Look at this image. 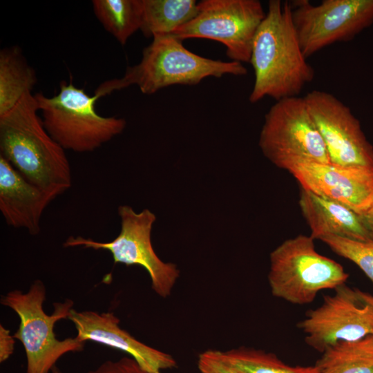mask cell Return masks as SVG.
I'll use <instances>...</instances> for the list:
<instances>
[{
    "instance_id": "cell-1",
    "label": "cell",
    "mask_w": 373,
    "mask_h": 373,
    "mask_svg": "<svg viewBox=\"0 0 373 373\" xmlns=\"http://www.w3.org/2000/svg\"><path fill=\"white\" fill-rule=\"evenodd\" d=\"M306 59L292 21L290 2L270 0L252 45L249 63L255 80L249 102L254 104L267 96L276 101L298 96L315 76Z\"/></svg>"
},
{
    "instance_id": "cell-2",
    "label": "cell",
    "mask_w": 373,
    "mask_h": 373,
    "mask_svg": "<svg viewBox=\"0 0 373 373\" xmlns=\"http://www.w3.org/2000/svg\"><path fill=\"white\" fill-rule=\"evenodd\" d=\"M35 95L25 94L0 117V155L26 180L55 197L72 185L65 150L50 135Z\"/></svg>"
},
{
    "instance_id": "cell-3",
    "label": "cell",
    "mask_w": 373,
    "mask_h": 373,
    "mask_svg": "<svg viewBox=\"0 0 373 373\" xmlns=\"http://www.w3.org/2000/svg\"><path fill=\"white\" fill-rule=\"evenodd\" d=\"M182 41L171 34L154 36L143 49L139 63L128 66L122 77L104 82L94 95L99 99L132 85L151 95L173 85H197L208 77L247 75L242 63L200 56L186 49Z\"/></svg>"
},
{
    "instance_id": "cell-4",
    "label": "cell",
    "mask_w": 373,
    "mask_h": 373,
    "mask_svg": "<svg viewBox=\"0 0 373 373\" xmlns=\"http://www.w3.org/2000/svg\"><path fill=\"white\" fill-rule=\"evenodd\" d=\"M35 97L46 131L65 151H94L120 134L126 125L123 118L99 115L95 111L99 98L72 82L62 81L59 93L52 97L41 93Z\"/></svg>"
},
{
    "instance_id": "cell-5",
    "label": "cell",
    "mask_w": 373,
    "mask_h": 373,
    "mask_svg": "<svg viewBox=\"0 0 373 373\" xmlns=\"http://www.w3.org/2000/svg\"><path fill=\"white\" fill-rule=\"evenodd\" d=\"M46 295L43 282L36 280L26 292L15 289L1 298V305L12 309L19 318L13 336L23 346L26 373H50L62 356L82 351L85 344L76 336L64 340L56 337L55 323L68 319L74 303L70 299L55 303L53 312L48 315L43 307Z\"/></svg>"
},
{
    "instance_id": "cell-6",
    "label": "cell",
    "mask_w": 373,
    "mask_h": 373,
    "mask_svg": "<svg viewBox=\"0 0 373 373\" xmlns=\"http://www.w3.org/2000/svg\"><path fill=\"white\" fill-rule=\"evenodd\" d=\"M311 236L298 235L270 254L268 283L272 295L294 305H307L318 292L345 284L349 274L341 264L320 254Z\"/></svg>"
},
{
    "instance_id": "cell-7",
    "label": "cell",
    "mask_w": 373,
    "mask_h": 373,
    "mask_svg": "<svg viewBox=\"0 0 373 373\" xmlns=\"http://www.w3.org/2000/svg\"><path fill=\"white\" fill-rule=\"evenodd\" d=\"M259 146L276 166L287 170L305 163H330L321 133L304 97L276 101L265 115Z\"/></svg>"
},
{
    "instance_id": "cell-8",
    "label": "cell",
    "mask_w": 373,
    "mask_h": 373,
    "mask_svg": "<svg viewBox=\"0 0 373 373\" xmlns=\"http://www.w3.org/2000/svg\"><path fill=\"white\" fill-rule=\"evenodd\" d=\"M117 211L121 229L113 240L99 242L82 236H70L63 246L106 250L112 255L114 264L140 266L149 274L153 290L162 298L169 296L180 271L175 264L163 262L154 251L151 235L155 216L147 209L135 212L128 205L119 206Z\"/></svg>"
},
{
    "instance_id": "cell-9",
    "label": "cell",
    "mask_w": 373,
    "mask_h": 373,
    "mask_svg": "<svg viewBox=\"0 0 373 373\" xmlns=\"http://www.w3.org/2000/svg\"><path fill=\"white\" fill-rule=\"evenodd\" d=\"M266 16L258 0H203L193 19L171 34L183 41L214 40L226 46L233 61L249 62L256 33Z\"/></svg>"
},
{
    "instance_id": "cell-10",
    "label": "cell",
    "mask_w": 373,
    "mask_h": 373,
    "mask_svg": "<svg viewBox=\"0 0 373 373\" xmlns=\"http://www.w3.org/2000/svg\"><path fill=\"white\" fill-rule=\"evenodd\" d=\"M334 290L298 324L305 343L321 353L339 342L373 336V295L345 283Z\"/></svg>"
},
{
    "instance_id": "cell-11",
    "label": "cell",
    "mask_w": 373,
    "mask_h": 373,
    "mask_svg": "<svg viewBox=\"0 0 373 373\" xmlns=\"http://www.w3.org/2000/svg\"><path fill=\"white\" fill-rule=\"evenodd\" d=\"M291 17L305 58L336 42L349 41L373 23V0L290 2Z\"/></svg>"
},
{
    "instance_id": "cell-12",
    "label": "cell",
    "mask_w": 373,
    "mask_h": 373,
    "mask_svg": "<svg viewBox=\"0 0 373 373\" xmlns=\"http://www.w3.org/2000/svg\"><path fill=\"white\" fill-rule=\"evenodd\" d=\"M303 97L324 141L330 163L373 169V146L350 108L324 90H313Z\"/></svg>"
},
{
    "instance_id": "cell-13",
    "label": "cell",
    "mask_w": 373,
    "mask_h": 373,
    "mask_svg": "<svg viewBox=\"0 0 373 373\" xmlns=\"http://www.w3.org/2000/svg\"><path fill=\"white\" fill-rule=\"evenodd\" d=\"M289 172L302 188L343 204L358 215L373 205V169L309 162Z\"/></svg>"
},
{
    "instance_id": "cell-14",
    "label": "cell",
    "mask_w": 373,
    "mask_h": 373,
    "mask_svg": "<svg viewBox=\"0 0 373 373\" xmlns=\"http://www.w3.org/2000/svg\"><path fill=\"white\" fill-rule=\"evenodd\" d=\"M68 319L74 324L76 337L81 341H93L123 351L151 373L177 366L171 355L144 344L122 329L120 320L113 312L72 309Z\"/></svg>"
},
{
    "instance_id": "cell-15",
    "label": "cell",
    "mask_w": 373,
    "mask_h": 373,
    "mask_svg": "<svg viewBox=\"0 0 373 373\" xmlns=\"http://www.w3.org/2000/svg\"><path fill=\"white\" fill-rule=\"evenodd\" d=\"M55 198L26 180L0 155V211L8 225L37 235L42 214Z\"/></svg>"
},
{
    "instance_id": "cell-16",
    "label": "cell",
    "mask_w": 373,
    "mask_h": 373,
    "mask_svg": "<svg viewBox=\"0 0 373 373\" xmlns=\"http://www.w3.org/2000/svg\"><path fill=\"white\" fill-rule=\"evenodd\" d=\"M298 203L314 239L338 236L359 241L373 240L360 215L343 204L303 188Z\"/></svg>"
},
{
    "instance_id": "cell-17",
    "label": "cell",
    "mask_w": 373,
    "mask_h": 373,
    "mask_svg": "<svg viewBox=\"0 0 373 373\" xmlns=\"http://www.w3.org/2000/svg\"><path fill=\"white\" fill-rule=\"evenodd\" d=\"M37 82L35 70L17 46L0 51V117L11 111Z\"/></svg>"
},
{
    "instance_id": "cell-18",
    "label": "cell",
    "mask_w": 373,
    "mask_h": 373,
    "mask_svg": "<svg viewBox=\"0 0 373 373\" xmlns=\"http://www.w3.org/2000/svg\"><path fill=\"white\" fill-rule=\"evenodd\" d=\"M195 0H142L140 30L146 37L171 34L195 17Z\"/></svg>"
},
{
    "instance_id": "cell-19",
    "label": "cell",
    "mask_w": 373,
    "mask_h": 373,
    "mask_svg": "<svg viewBox=\"0 0 373 373\" xmlns=\"http://www.w3.org/2000/svg\"><path fill=\"white\" fill-rule=\"evenodd\" d=\"M314 365L318 373H373V336L327 348Z\"/></svg>"
},
{
    "instance_id": "cell-20",
    "label": "cell",
    "mask_w": 373,
    "mask_h": 373,
    "mask_svg": "<svg viewBox=\"0 0 373 373\" xmlns=\"http://www.w3.org/2000/svg\"><path fill=\"white\" fill-rule=\"evenodd\" d=\"M95 17L122 45L138 30L142 20V0H93Z\"/></svg>"
},
{
    "instance_id": "cell-21",
    "label": "cell",
    "mask_w": 373,
    "mask_h": 373,
    "mask_svg": "<svg viewBox=\"0 0 373 373\" xmlns=\"http://www.w3.org/2000/svg\"><path fill=\"white\" fill-rule=\"evenodd\" d=\"M222 354L244 373H318L315 365H289L275 354L254 348L241 347Z\"/></svg>"
},
{
    "instance_id": "cell-22",
    "label": "cell",
    "mask_w": 373,
    "mask_h": 373,
    "mask_svg": "<svg viewBox=\"0 0 373 373\" xmlns=\"http://www.w3.org/2000/svg\"><path fill=\"white\" fill-rule=\"evenodd\" d=\"M334 253L356 264L373 284V240L359 241L338 236L321 239Z\"/></svg>"
},
{
    "instance_id": "cell-23",
    "label": "cell",
    "mask_w": 373,
    "mask_h": 373,
    "mask_svg": "<svg viewBox=\"0 0 373 373\" xmlns=\"http://www.w3.org/2000/svg\"><path fill=\"white\" fill-rule=\"evenodd\" d=\"M198 367L201 373H244L227 361L218 350L202 352L198 356Z\"/></svg>"
},
{
    "instance_id": "cell-24",
    "label": "cell",
    "mask_w": 373,
    "mask_h": 373,
    "mask_svg": "<svg viewBox=\"0 0 373 373\" xmlns=\"http://www.w3.org/2000/svg\"><path fill=\"white\" fill-rule=\"evenodd\" d=\"M87 373H151L144 370L133 357L106 361Z\"/></svg>"
},
{
    "instance_id": "cell-25",
    "label": "cell",
    "mask_w": 373,
    "mask_h": 373,
    "mask_svg": "<svg viewBox=\"0 0 373 373\" xmlns=\"http://www.w3.org/2000/svg\"><path fill=\"white\" fill-rule=\"evenodd\" d=\"M15 337L10 331L2 325H0V362L8 360L15 350Z\"/></svg>"
},
{
    "instance_id": "cell-26",
    "label": "cell",
    "mask_w": 373,
    "mask_h": 373,
    "mask_svg": "<svg viewBox=\"0 0 373 373\" xmlns=\"http://www.w3.org/2000/svg\"><path fill=\"white\" fill-rule=\"evenodd\" d=\"M360 217L373 238V205L364 213L360 215Z\"/></svg>"
},
{
    "instance_id": "cell-27",
    "label": "cell",
    "mask_w": 373,
    "mask_h": 373,
    "mask_svg": "<svg viewBox=\"0 0 373 373\" xmlns=\"http://www.w3.org/2000/svg\"><path fill=\"white\" fill-rule=\"evenodd\" d=\"M50 373H64L61 371L57 366H55Z\"/></svg>"
},
{
    "instance_id": "cell-28",
    "label": "cell",
    "mask_w": 373,
    "mask_h": 373,
    "mask_svg": "<svg viewBox=\"0 0 373 373\" xmlns=\"http://www.w3.org/2000/svg\"><path fill=\"white\" fill-rule=\"evenodd\" d=\"M154 373H160V372H154Z\"/></svg>"
}]
</instances>
